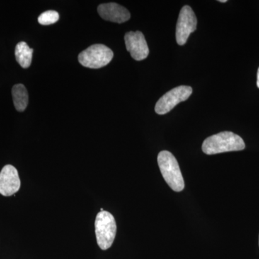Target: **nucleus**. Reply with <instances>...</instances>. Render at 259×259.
<instances>
[{
    "label": "nucleus",
    "mask_w": 259,
    "mask_h": 259,
    "mask_svg": "<svg viewBox=\"0 0 259 259\" xmlns=\"http://www.w3.org/2000/svg\"><path fill=\"white\" fill-rule=\"evenodd\" d=\"M245 147L243 140L230 131H224L209 136L204 140L202 146V151L207 155L242 151Z\"/></svg>",
    "instance_id": "1"
},
{
    "label": "nucleus",
    "mask_w": 259,
    "mask_h": 259,
    "mask_svg": "<svg viewBox=\"0 0 259 259\" xmlns=\"http://www.w3.org/2000/svg\"><path fill=\"white\" fill-rule=\"evenodd\" d=\"M158 164L162 176L172 190L179 192L185 189V181L178 161L171 153L163 151L158 153Z\"/></svg>",
    "instance_id": "2"
},
{
    "label": "nucleus",
    "mask_w": 259,
    "mask_h": 259,
    "mask_svg": "<svg viewBox=\"0 0 259 259\" xmlns=\"http://www.w3.org/2000/svg\"><path fill=\"white\" fill-rule=\"evenodd\" d=\"M95 235L97 244L102 250H107L112 246L116 236L117 225L111 213L100 211L95 220Z\"/></svg>",
    "instance_id": "3"
},
{
    "label": "nucleus",
    "mask_w": 259,
    "mask_h": 259,
    "mask_svg": "<svg viewBox=\"0 0 259 259\" xmlns=\"http://www.w3.org/2000/svg\"><path fill=\"white\" fill-rule=\"evenodd\" d=\"M111 49L102 44H95L88 48L79 55V62L90 69H100L106 66L113 58Z\"/></svg>",
    "instance_id": "4"
},
{
    "label": "nucleus",
    "mask_w": 259,
    "mask_h": 259,
    "mask_svg": "<svg viewBox=\"0 0 259 259\" xmlns=\"http://www.w3.org/2000/svg\"><path fill=\"white\" fill-rule=\"evenodd\" d=\"M192 93L190 86H180L172 89L158 100L155 111L158 115H165L175 108L180 102L187 100Z\"/></svg>",
    "instance_id": "5"
},
{
    "label": "nucleus",
    "mask_w": 259,
    "mask_h": 259,
    "mask_svg": "<svg viewBox=\"0 0 259 259\" xmlns=\"http://www.w3.org/2000/svg\"><path fill=\"white\" fill-rule=\"evenodd\" d=\"M197 18L192 8L188 5L183 7L177 24L176 39L179 45H185L190 34L197 29Z\"/></svg>",
    "instance_id": "6"
},
{
    "label": "nucleus",
    "mask_w": 259,
    "mask_h": 259,
    "mask_svg": "<svg viewBox=\"0 0 259 259\" xmlns=\"http://www.w3.org/2000/svg\"><path fill=\"white\" fill-rule=\"evenodd\" d=\"M125 42L127 51L135 60L142 61L148 57L149 49L142 32H127L125 35Z\"/></svg>",
    "instance_id": "7"
},
{
    "label": "nucleus",
    "mask_w": 259,
    "mask_h": 259,
    "mask_svg": "<svg viewBox=\"0 0 259 259\" xmlns=\"http://www.w3.org/2000/svg\"><path fill=\"white\" fill-rule=\"evenodd\" d=\"M18 170L12 165H6L0 172V194L5 197L13 195L20 188Z\"/></svg>",
    "instance_id": "8"
},
{
    "label": "nucleus",
    "mask_w": 259,
    "mask_h": 259,
    "mask_svg": "<svg viewBox=\"0 0 259 259\" xmlns=\"http://www.w3.org/2000/svg\"><path fill=\"white\" fill-rule=\"evenodd\" d=\"M97 11L102 19L113 23H123L131 18L128 10L117 3L100 5Z\"/></svg>",
    "instance_id": "9"
},
{
    "label": "nucleus",
    "mask_w": 259,
    "mask_h": 259,
    "mask_svg": "<svg viewBox=\"0 0 259 259\" xmlns=\"http://www.w3.org/2000/svg\"><path fill=\"white\" fill-rule=\"evenodd\" d=\"M33 49H30L25 42H20L15 47V58L19 64L24 68L30 67L31 64Z\"/></svg>",
    "instance_id": "10"
},
{
    "label": "nucleus",
    "mask_w": 259,
    "mask_h": 259,
    "mask_svg": "<svg viewBox=\"0 0 259 259\" xmlns=\"http://www.w3.org/2000/svg\"><path fill=\"white\" fill-rule=\"evenodd\" d=\"M12 95L15 109L19 112H23L28 105V94L25 87L21 83L15 85Z\"/></svg>",
    "instance_id": "11"
},
{
    "label": "nucleus",
    "mask_w": 259,
    "mask_h": 259,
    "mask_svg": "<svg viewBox=\"0 0 259 259\" xmlns=\"http://www.w3.org/2000/svg\"><path fill=\"white\" fill-rule=\"evenodd\" d=\"M59 13L54 10H49L42 13L38 17V23L42 25H49L56 23L59 20Z\"/></svg>",
    "instance_id": "12"
},
{
    "label": "nucleus",
    "mask_w": 259,
    "mask_h": 259,
    "mask_svg": "<svg viewBox=\"0 0 259 259\" xmlns=\"http://www.w3.org/2000/svg\"><path fill=\"white\" fill-rule=\"evenodd\" d=\"M257 87L259 88V68L257 72Z\"/></svg>",
    "instance_id": "13"
},
{
    "label": "nucleus",
    "mask_w": 259,
    "mask_h": 259,
    "mask_svg": "<svg viewBox=\"0 0 259 259\" xmlns=\"http://www.w3.org/2000/svg\"><path fill=\"white\" fill-rule=\"evenodd\" d=\"M220 3H226V0H219Z\"/></svg>",
    "instance_id": "14"
}]
</instances>
